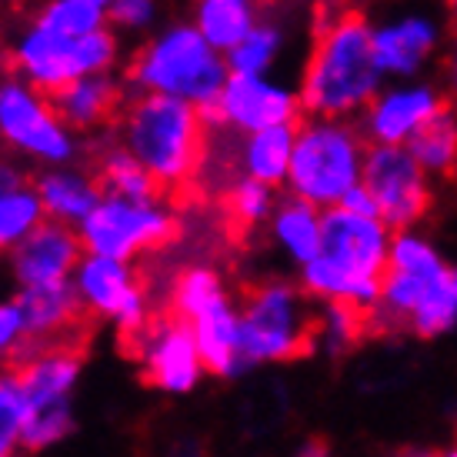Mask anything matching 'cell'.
I'll use <instances>...</instances> for the list:
<instances>
[{"mask_svg":"<svg viewBox=\"0 0 457 457\" xmlns=\"http://www.w3.org/2000/svg\"><path fill=\"white\" fill-rule=\"evenodd\" d=\"M384 87L374 54V27L361 11L341 7L318 21L301 74V104L314 117H357Z\"/></svg>","mask_w":457,"mask_h":457,"instance_id":"cell-1","label":"cell"},{"mask_svg":"<svg viewBox=\"0 0 457 457\" xmlns=\"http://www.w3.org/2000/svg\"><path fill=\"white\" fill-rule=\"evenodd\" d=\"M211 134L201 107L170 94H134L117 114V140L151 170L164 197L201 178Z\"/></svg>","mask_w":457,"mask_h":457,"instance_id":"cell-2","label":"cell"},{"mask_svg":"<svg viewBox=\"0 0 457 457\" xmlns=\"http://www.w3.org/2000/svg\"><path fill=\"white\" fill-rule=\"evenodd\" d=\"M230 77L228 57L194 24H174L140 47L128 64L134 94H170L207 107Z\"/></svg>","mask_w":457,"mask_h":457,"instance_id":"cell-3","label":"cell"},{"mask_svg":"<svg viewBox=\"0 0 457 457\" xmlns=\"http://www.w3.org/2000/svg\"><path fill=\"white\" fill-rule=\"evenodd\" d=\"M368 137L351 117H314L297 120L287 194H297L318 207H334L354 184H361Z\"/></svg>","mask_w":457,"mask_h":457,"instance_id":"cell-4","label":"cell"},{"mask_svg":"<svg viewBox=\"0 0 457 457\" xmlns=\"http://www.w3.org/2000/svg\"><path fill=\"white\" fill-rule=\"evenodd\" d=\"M117 54H120V44L111 24L71 37V34L30 21L11 44V67L13 74L30 80L44 94H54L77 77L114 71Z\"/></svg>","mask_w":457,"mask_h":457,"instance_id":"cell-5","label":"cell"},{"mask_svg":"<svg viewBox=\"0 0 457 457\" xmlns=\"http://www.w3.org/2000/svg\"><path fill=\"white\" fill-rule=\"evenodd\" d=\"M80 364L84 354L77 344L40 347L13 361L30 401V414L21 434L24 451H47L74 431V391L80 381Z\"/></svg>","mask_w":457,"mask_h":457,"instance_id":"cell-6","label":"cell"},{"mask_svg":"<svg viewBox=\"0 0 457 457\" xmlns=\"http://www.w3.org/2000/svg\"><path fill=\"white\" fill-rule=\"evenodd\" d=\"M307 291L291 284H261L241 307V351L247 364H284L304 357L320 337V318L307 307Z\"/></svg>","mask_w":457,"mask_h":457,"instance_id":"cell-7","label":"cell"},{"mask_svg":"<svg viewBox=\"0 0 457 457\" xmlns=\"http://www.w3.org/2000/svg\"><path fill=\"white\" fill-rule=\"evenodd\" d=\"M0 144L44 167L77 157V130L57 114L51 94L21 74L0 77Z\"/></svg>","mask_w":457,"mask_h":457,"instance_id":"cell-8","label":"cell"},{"mask_svg":"<svg viewBox=\"0 0 457 457\" xmlns=\"http://www.w3.org/2000/svg\"><path fill=\"white\" fill-rule=\"evenodd\" d=\"M161 201L164 197L130 201V197L104 194L97 207L77 224L84 251L134 264L140 254L167 247L178 237V220Z\"/></svg>","mask_w":457,"mask_h":457,"instance_id":"cell-9","label":"cell"},{"mask_svg":"<svg viewBox=\"0 0 457 457\" xmlns=\"http://www.w3.org/2000/svg\"><path fill=\"white\" fill-rule=\"evenodd\" d=\"M361 184L370 191L378 214L391 230H411L431 207L428 170L407 144H370Z\"/></svg>","mask_w":457,"mask_h":457,"instance_id":"cell-10","label":"cell"},{"mask_svg":"<svg viewBox=\"0 0 457 457\" xmlns=\"http://www.w3.org/2000/svg\"><path fill=\"white\" fill-rule=\"evenodd\" d=\"M211 130H230V134H251L274 124H294L304 117L301 94L284 87L267 74H230L217 101L201 107Z\"/></svg>","mask_w":457,"mask_h":457,"instance_id":"cell-11","label":"cell"},{"mask_svg":"<svg viewBox=\"0 0 457 457\" xmlns=\"http://www.w3.org/2000/svg\"><path fill=\"white\" fill-rule=\"evenodd\" d=\"M71 280H74L90 318L111 320L114 328L124 330V337L137 334L151 320L147 318V294L140 287V278L134 274L130 261L84 254Z\"/></svg>","mask_w":457,"mask_h":457,"instance_id":"cell-12","label":"cell"},{"mask_svg":"<svg viewBox=\"0 0 457 457\" xmlns=\"http://www.w3.org/2000/svg\"><path fill=\"white\" fill-rule=\"evenodd\" d=\"M130 337L140 341L144 378L157 391L191 394L201 384L204 374H207L197 337H194V328L184 318H178V314H167L161 320H147Z\"/></svg>","mask_w":457,"mask_h":457,"instance_id":"cell-13","label":"cell"},{"mask_svg":"<svg viewBox=\"0 0 457 457\" xmlns=\"http://www.w3.org/2000/svg\"><path fill=\"white\" fill-rule=\"evenodd\" d=\"M17 304L24 311V347L17 357L40 351V347H57V344H77L87 328V307L77 294L74 280H51V284H34V287H17ZM13 357V361H17Z\"/></svg>","mask_w":457,"mask_h":457,"instance_id":"cell-14","label":"cell"},{"mask_svg":"<svg viewBox=\"0 0 457 457\" xmlns=\"http://www.w3.org/2000/svg\"><path fill=\"white\" fill-rule=\"evenodd\" d=\"M87 254L74 224L44 217L37 228L27 234L21 244L7 251V274L17 287H34V284H51V280L74 278L80 257Z\"/></svg>","mask_w":457,"mask_h":457,"instance_id":"cell-15","label":"cell"},{"mask_svg":"<svg viewBox=\"0 0 457 457\" xmlns=\"http://www.w3.org/2000/svg\"><path fill=\"white\" fill-rule=\"evenodd\" d=\"M394 230L384 224L381 217L357 214L341 204L324 207V241L320 254L334 257L337 264L351 267L357 274L368 278H384L387 257H391Z\"/></svg>","mask_w":457,"mask_h":457,"instance_id":"cell-16","label":"cell"},{"mask_svg":"<svg viewBox=\"0 0 457 457\" xmlns=\"http://www.w3.org/2000/svg\"><path fill=\"white\" fill-rule=\"evenodd\" d=\"M447 104L451 101L431 84L381 87L361 111V134L368 137V144H407Z\"/></svg>","mask_w":457,"mask_h":457,"instance_id":"cell-17","label":"cell"},{"mask_svg":"<svg viewBox=\"0 0 457 457\" xmlns=\"http://www.w3.org/2000/svg\"><path fill=\"white\" fill-rule=\"evenodd\" d=\"M437 40H441V30L424 13H407L401 21L374 27V54L384 77H397V80L414 77L428 64Z\"/></svg>","mask_w":457,"mask_h":457,"instance_id":"cell-18","label":"cell"},{"mask_svg":"<svg viewBox=\"0 0 457 457\" xmlns=\"http://www.w3.org/2000/svg\"><path fill=\"white\" fill-rule=\"evenodd\" d=\"M187 324L194 328V337H197L207 374L230 378V374H237L241 368H247L241 351V311L230 304L228 294L214 297Z\"/></svg>","mask_w":457,"mask_h":457,"instance_id":"cell-19","label":"cell"},{"mask_svg":"<svg viewBox=\"0 0 457 457\" xmlns=\"http://www.w3.org/2000/svg\"><path fill=\"white\" fill-rule=\"evenodd\" d=\"M51 101L57 107V114L64 117L67 128H74L80 134V130H97L117 120L128 97H124V84H117L107 71V74L77 77L61 90H54Z\"/></svg>","mask_w":457,"mask_h":457,"instance_id":"cell-20","label":"cell"},{"mask_svg":"<svg viewBox=\"0 0 457 457\" xmlns=\"http://www.w3.org/2000/svg\"><path fill=\"white\" fill-rule=\"evenodd\" d=\"M34 187L40 194L44 214L64 224H80L84 217L97 207V201L104 197V187L97 174H84L71 164H54L44 174L34 178Z\"/></svg>","mask_w":457,"mask_h":457,"instance_id":"cell-21","label":"cell"},{"mask_svg":"<svg viewBox=\"0 0 457 457\" xmlns=\"http://www.w3.org/2000/svg\"><path fill=\"white\" fill-rule=\"evenodd\" d=\"M294 137H297V120L237 134V170L244 178H257L270 187H284L291 170Z\"/></svg>","mask_w":457,"mask_h":457,"instance_id":"cell-22","label":"cell"},{"mask_svg":"<svg viewBox=\"0 0 457 457\" xmlns=\"http://www.w3.org/2000/svg\"><path fill=\"white\" fill-rule=\"evenodd\" d=\"M270 234L274 241L284 247V254L307 264L311 257L320 254V241H324V207L304 201L297 194H287L278 201L274 214H270Z\"/></svg>","mask_w":457,"mask_h":457,"instance_id":"cell-23","label":"cell"},{"mask_svg":"<svg viewBox=\"0 0 457 457\" xmlns=\"http://www.w3.org/2000/svg\"><path fill=\"white\" fill-rule=\"evenodd\" d=\"M261 24V0H194V27L228 54Z\"/></svg>","mask_w":457,"mask_h":457,"instance_id":"cell-24","label":"cell"},{"mask_svg":"<svg viewBox=\"0 0 457 457\" xmlns=\"http://www.w3.org/2000/svg\"><path fill=\"white\" fill-rule=\"evenodd\" d=\"M97 180H101L104 194H117V197H130V201L164 197V191L154 180L151 170L140 164L120 140L101 151V157H97Z\"/></svg>","mask_w":457,"mask_h":457,"instance_id":"cell-25","label":"cell"},{"mask_svg":"<svg viewBox=\"0 0 457 457\" xmlns=\"http://www.w3.org/2000/svg\"><path fill=\"white\" fill-rule=\"evenodd\" d=\"M411 154L420 161L428 174H451L457 170V107L447 104L445 111L424 124V128L407 140Z\"/></svg>","mask_w":457,"mask_h":457,"instance_id":"cell-26","label":"cell"},{"mask_svg":"<svg viewBox=\"0 0 457 457\" xmlns=\"http://www.w3.org/2000/svg\"><path fill=\"white\" fill-rule=\"evenodd\" d=\"M274 191H278V187H270L264 180L237 174V180H230V187L224 191V211H228L230 228L254 230L257 224L270 220L274 207H278Z\"/></svg>","mask_w":457,"mask_h":457,"instance_id":"cell-27","label":"cell"},{"mask_svg":"<svg viewBox=\"0 0 457 457\" xmlns=\"http://www.w3.org/2000/svg\"><path fill=\"white\" fill-rule=\"evenodd\" d=\"M44 204L34 184H17L11 191L0 194V257L11 251L13 244H21L44 220Z\"/></svg>","mask_w":457,"mask_h":457,"instance_id":"cell-28","label":"cell"},{"mask_svg":"<svg viewBox=\"0 0 457 457\" xmlns=\"http://www.w3.org/2000/svg\"><path fill=\"white\" fill-rule=\"evenodd\" d=\"M34 21L51 27V30L80 37V34L107 27V7L97 0H44L34 13Z\"/></svg>","mask_w":457,"mask_h":457,"instance_id":"cell-29","label":"cell"},{"mask_svg":"<svg viewBox=\"0 0 457 457\" xmlns=\"http://www.w3.org/2000/svg\"><path fill=\"white\" fill-rule=\"evenodd\" d=\"M457 324V287H454V270H447L445 278L424 294L418 311L411 314L407 328L418 337H437Z\"/></svg>","mask_w":457,"mask_h":457,"instance_id":"cell-30","label":"cell"},{"mask_svg":"<svg viewBox=\"0 0 457 457\" xmlns=\"http://www.w3.org/2000/svg\"><path fill=\"white\" fill-rule=\"evenodd\" d=\"M280 47H284V34L274 24H257L241 44H234L224 57H228L230 74H267L278 64Z\"/></svg>","mask_w":457,"mask_h":457,"instance_id":"cell-31","label":"cell"},{"mask_svg":"<svg viewBox=\"0 0 457 457\" xmlns=\"http://www.w3.org/2000/svg\"><path fill=\"white\" fill-rule=\"evenodd\" d=\"M220 294H224V284L211 267H187L174 278V287H170V314L191 320Z\"/></svg>","mask_w":457,"mask_h":457,"instance_id":"cell-32","label":"cell"},{"mask_svg":"<svg viewBox=\"0 0 457 457\" xmlns=\"http://www.w3.org/2000/svg\"><path fill=\"white\" fill-rule=\"evenodd\" d=\"M27 414H30V401H27L24 381L13 364H4L0 368V441L21 447Z\"/></svg>","mask_w":457,"mask_h":457,"instance_id":"cell-33","label":"cell"},{"mask_svg":"<svg viewBox=\"0 0 457 457\" xmlns=\"http://www.w3.org/2000/svg\"><path fill=\"white\" fill-rule=\"evenodd\" d=\"M154 17H157V0H111L107 4V24L114 30L137 34L154 24Z\"/></svg>","mask_w":457,"mask_h":457,"instance_id":"cell-34","label":"cell"},{"mask_svg":"<svg viewBox=\"0 0 457 457\" xmlns=\"http://www.w3.org/2000/svg\"><path fill=\"white\" fill-rule=\"evenodd\" d=\"M24 311L17 304V297H7L0 301V368L4 364H13L17 351L24 347Z\"/></svg>","mask_w":457,"mask_h":457,"instance_id":"cell-35","label":"cell"},{"mask_svg":"<svg viewBox=\"0 0 457 457\" xmlns=\"http://www.w3.org/2000/svg\"><path fill=\"white\" fill-rule=\"evenodd\" d=\"M341 207H347V211H357V214H370V217H381L378 214V204H374V197H370V191L364 187V184H354L351 191L341 197Z\"/></svg>","mask_w":457,"mask_h":457,"instance_id":"cell-36","label":"cell"},{"mask_svg":"<svg viewBox=\"0 0 457 457\" xmlns=\"http://www.w3.org/2000/svg\"><path fill=\"white\" fill-rule=\"evenodd\" d=\"M17 184H24V170L0 154V194L11 191V187H17Z\"/></svg>","mask_w":457,"mask_h":457,"instance_id":"cell-37","label":"cell"},{"mask_svg":"<svg viewBox=\"0 0 457 457\" xmlns=\"http://www.w3.org/2000/svg\"><path fill=\"white\" fill-rule=\"evenodd\" d=\"M445 84H447V101H451L457 107V37H454V47H451V54H447Z\"/></svg>","mask_w":457,"mask_h":457,"instance_id":"cell-38","label":"cell"},{"mask_svg":"<svg viewBox=\"0 0 457 457\" xmlns=\"http://www.w3.org/2000/svg\"><path fill=\"white\" fill-rule=\"evenodd\" d=\"M13 451H17V447H13V445H7V441H0V457L13 454Z\"/></svg>","mask_w":457,"mask_h":457,"instance_id":"cell-39","label":"cell"},{"mask_svg":"<svg viewBox=\"0 0 457 457\" xmlns=\"http://www.w3.org/2000/svg\"><path fill=\"white\" fill-rule=\"evenodd\" d=\"M445 4H447V11H451V21L457 24V0H445Z\"/></svg>","mask_w":457,"mask_h":457,"instance_id":"cell-40","label":"cell"},{"mask_svg":"<svg viewBox=\"0 0 457 457\" xmlns=\"http://www.w3.org/2000/svg\"><path fill=\"white\" fill-rule=\"evenodd\" d=\"M13 4H21V0H0V13H4V11H11Z\"/></svg>","mask_w":457,"mask_h":457,"instance_id":"cell-41","label":"cell"},{"mask_svg":"<svg viewBox=\"0 0 457 457\" xmlns=\"http://www.w3.org/2000/svg\"><path fill=\"white\" fill-rule=\"evenodd\" d=\"M97 4H104V7H107V4H111V0H97Z\"/></svg>","mask_w":457,"mask_h":457,"instance_id":"cell-42","label":"cell"},{"mask_svg":"<svg viewBox=\"0 0 457 457\" xmlns=\"http://www.w3.org/2000/svg\"><path fill=\"white\" fill-rule=\"evenodd\" d=\"M454 287H457V270H454Z\"/></svg>","mask_w":457,"mask_h":457,"instance_id":"cell-43","label":"cell"},{"mask_svg":"<svg viewBox=\"0 0 457 457\" xmlns=\"http://www.w3.org/2000/svg\"><path fill=\"white\" fill-rule=\"evenodd\" d=\"M261 4H270V0H261Z\"/></svg>","mask_w":457,"mask_h":457,"instance_id":"cell-44","label":"cell"}]
</instances>
